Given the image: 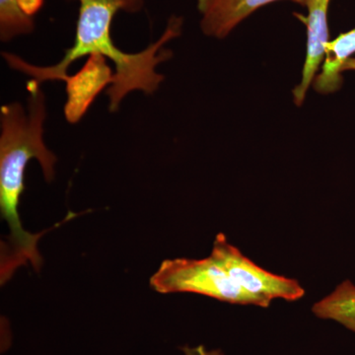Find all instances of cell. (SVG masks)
<instances>
[{
	"label": "cell",
	"instance_id": "4",
	"mask_svg": "<svg viewBox=\"0 0 355 355\" xmlns=\"http://www.w3.org/2000/svg\"><path fill=\"white\" fill-rule=\"evenodd\" d=\"M211 256L238 286L258 298L263 308H268L275 298L296 301L304 296V288L297 280L273 275L257 266L231 245L222 233L216 236Z\"/></svg>",
	"mask_w": 355,
	"mask_h": 355
},
{
	"label": "cell",
	"instance_id": "6",
	"mask_svg": "<svg viewBox=\"0 0 355 355\" xmlns=\"http://www.w3.org/2000/svg\"><path fill=\"white\" fill-rule=\"evenodd\" d=\"M331 0H306L308 16L295 14L307 27V55L303 67L302 79L293 90L294 102L300 106L304 101L306 93L321 62H324V51L330 39L328 12Z\"/></svg>",
	"mask_w": 355,
	"mask_h": 355
},
{
	"label": "cell",
	"instance_id": "10",
	"mask_svg": "<svg viewBox=\"0 0 355 355\" xmlns=\"http://www.w3.org/2000/svg\"><path fill=\"white\" fill-rule=\"evenodd\" d=\"M19 1L0 0V39L2 42H8L34 31V19L21 11Z\"/></svg>",
	"mask_w": 355,
	"mask_h": 355
},
{
	"label": "cell",
	"instance_id": "12",
	"mask_svg": "<svg viewBox=\"0 0 355 355\" xmlns=\"http://www.w3.org/2000/svg\"><path fill=\"white\" fill-rule=\"evenodd\" d=\"M212 0H198V10L202 12H205L207 10V7L211 3Z\"/></svg>",
	"mask_w": 355,
	"mask_h": 355
},
{
	"label": "cell",
	"instance_id": "5",
	"mask_svg": "<svg viewBox=\"0 0 355 355\" xmlns=\"http://www.w3.org/2000/svg\"><path fill=\"white\" fill-rule=\"evenodd\" d=\"M62 81L67 83L65 119L70 123H77L103 89L113 83L114 74L106 58L93 55L76 74H67Z\"/></svg>",
	"mask_w": 355,
	"mask_h": 355
},
{
	"label": "cell",
	"instance_id": "7",
	"mask_svg": "<svg viewBox=\"0 0 355 355\" xmlns=\"http://www.w3.org/2000/svg\"><path fill=\"white\" fill-rule=\"evenodd\" d=\"M279 0H212L202 13L200 28L207 36L223 39L261 7ZM306 6V0H291Z\"/></svg>",
	"mask_w": 355,
	"mask_h": 355
},
{
	"label": "cell",
	"instance_id": "1",
	"mask_svg": "<svg viewBox=\"0 0 355 355\" xmlns=\"http://www.w3.org/2000/svg\"><path fill=\"white\" fill-rule=\"evenodd\" d=\"M79 15L76 24L73 46L65 51L64 58L51 67H36L24 60L3 53L7 64L11 69L24 72L37 83L44 81L62 80L67 76V70L79 58L93 55L109 58L116 67L114 81L107 94L110 98V112L118 111L123 98L132 91L140 90L146 94H153L164 76L156 72L161 62L172 57V51L163 46L180 36L183 19L172 16L164 34L149 44L146 50L137 53H128L114 44L111 37V25L114 15L123 10L137 13L146 4V0H78Z\"/></svg>",
	"mask_w": 355,
	"mask_h": 355
},
{
	"label": "cell",
	"instance_id": "11",
	"mask_svg": "<svg viewBox=\"0 0 355 355\" xmlns=\"http://www.w3.org/2000/svg\"><path fill=\"white\" fill-rule=\"evenodd\" d=\"M183 352L186 355H223L220 350H210L209 352L202 345L197 347H184Z\"/></svg>",
	"mask_w": 355,
	"mask_h": 355
},
{
	"label": "cell",
	"instance_id": "8",
	"mask_svg": "<svg viewBox=\"0 0 355 355\" xmlns=\"http://www.w3.org/2000/svg\"><path fill=\"white\" fill-rule=\"evenodd\" d=\"M355 53V28L329 42L324 51L322 71L315 76L313 87L320 94H331L343 84L342 72Z\"/></svg>",
	"mask_w": 355,
	"mask_h": 355
},
{
	"label": "cell",
	"instance_id": "3",
	"mask_svg": "<svg viewBox=\"0 0 355 355\" xmlns=\"http://www.w3.org/2000/svg\"><path fill=\"white\" fill-rule=\"evenodd\" d=\"M150 286L159 293L189 292L232 304H253L263 307L258 298L231 279L227 270L210 254L202 260H165L150 279Z\"/></svg>",
	"mask_w": 355,
	"mask_h": 355
},
{
	"label": "cell",
	"instance_id": "9",
	"mask_svg": "<svg viewBox=\"0 0 355 355\" xmlns=\"http://www.w3.org/2000/svg\"><path fill=\"white\" fill-rule=\"evenodd\" d=\"M313 313L321 319H330L355 333V286L345 280L316 304Z\"/></svg>",
	"mask_w": 355,
	"mask_h": 355
},
{
	"label": "cell",
	"instance_id": "2",
	"mask_svg": "<svg viewBox=\"0 0 355 355\" xmlns=\"http://www.w3.org/2000/svg\"><path fill=\"white\" fill-rule=\"evenodd\" d=\"M27 90V113L17 102L4 105L0 110V211L10 230L1 246V261L10 270L27 263H31L33 268H41L43 259L38 241L46 231L38 234L26 231L18 207L25 190L24 174L29 161L38 160L46 182L55 178L57 162V156L44 142L46 108L43 91L33 79L28 83Z\"/></svg>",
	"mask_w": 355,
	"mask_h": 355
},
{
	"label": "cell",
	"instance_id": "13",
	"mask_svg": "<svg viewBox=\"0 0 355 355\" xmlns=\"http://www.w3.org/2000/svg\"><path fill=\"white\" fill-rule=\"evenodd\" d=\"M347 70H354L355 71V57L347 60V64L343 67V71H347Z\"/></svg>",
	"mask_w": 355,
	"mask_h": 355
}]
</instances>
